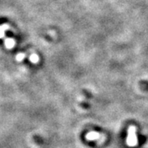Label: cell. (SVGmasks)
I'll return each instance as SVG.
<instances>
[{"label": "cell", "mask_w": 148, "mask_h": 148, "mask_svg": "<svg viewBox=\"0 0 148 148\" xmlns=\"http://www.w3.org/2000/svg\"><path fill=\"white\" fill-rule=\"evenodd\" d=\"M9 29V27L8 25H3V26H0V39L3 38L5 35V32L7 30Z\"/></svg>", "instance_id": "cell-3"}, {"label": "cell", "mask_w": 148, "mask_h": 148, "mask_svg": "<svg viewBox=\"0 0 148 148\" xmlns=\"http://www.w3.org/2000/svg\"><path fill=\"white\" fill-rule=\"evenodd\" d=\"M30 61L33 63V64H36L37 62L39 61V57L37 56V54L36 53H33L30 56Z\"/></svg>", "instance_id": "cell-4"}, {"label": "cell", "mask_w": 148, "mask_h": 148, "mask_svg": "<svg viewBox=\"0 0 148 148\" xmlns=\"http://www.w3.org/2000/svg\"><path fill=\"white\" fill-rule=\"evenodd\" d=\"M25 57H26V55L24 54V53H18L17 55L16 56V60L17 61H22L24 58H25Z\"/></svg>", "instance_id": "cell-5"}, {"label": "cell", "mask_w": 148, "mask_h": 148, "mask_svg": "<svg viewBox=\"0 0 148 148\" xmlns=\"http://www.w3.org/2000/svg\"><path fill=\"white\" fill-rule=\"evenodd\" d=\"M138 143L137 137H136V128L134 127H130L128 130V136H127V143L130 147H134Z\"/></svg>", "instance_id": "cell-1"}, {"label": "cell", "mask_w": 148, "mask_h": 148, "mask_svg": "<svg viewBox=\"0 0 148 148\" xmlns=\"http://www.w3.org/2000/svg\"><path fill=\"white\" fill-rule=\"evenodd\" d=\"M4 44L7 49H12L15 45V40L11 38H7L4 40Z\"/></svg>", "instance_id": "cell-2"}]
</instances>
